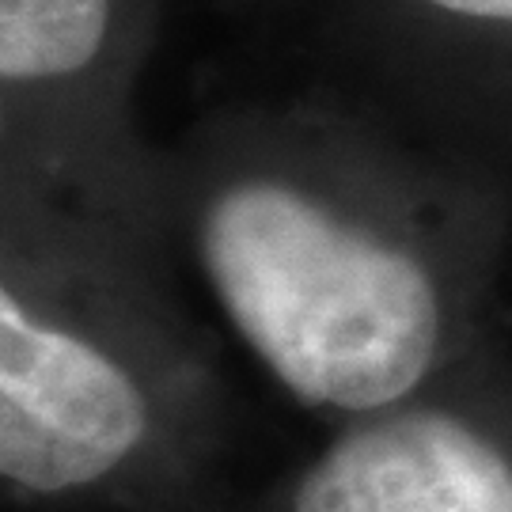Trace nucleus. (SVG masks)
Masks as SVG:
<instances>
[{"label":"nucleus","instance_id":"nucleus-1","mask_svg":"<svg viewBox=\"0 0 512 512\" xmlns=\"http://www.w3.org/2000/svg\"><path fill=\"white\" fill-rule=\"evenodd\" d=\"M202 262L228 319L308 406L399 403L433 365L440 304L399 247L270 179L205 209Z\"/></svg>","mask_w":512,"mask_h":512},{"label":"nucleus","instance_id":"nucleus-2","mask_svg":"<svg viewBox=\"0 0 512 512\" xmlns=\"http://www.w3.org/2000/svg\"><path fill=\"white\" fill-rule=\"evenodd\" d=\"M145 395L107 353L0 296V471L31 494L110 475L141 444Z\"/></svg>","mask_w":512,"mask_h":512},{"label":"nucleus","instance_id":"nucleus-3","mask_svg":"<svg viewBox=\"0 0 512 512\" xmlns=\"http://www.w3.org/2000/svg\"><path fill=\"white\" fill-rule=\"evenodd\" d=\"M293 512H512V463L459 418L395 414L330 444Z\"/></svg>","mask_w":512,"mask_h":512},{"label":"nucleus","instance_id":"nucleus-4","mask_svg":"<svg viewBox=\"0 0 512 512\" xmlns=\"http://www.w3.org/2000/svg\"><path fill=\"white\" fill-rule=\"evenodd\" d=\"M110 0H0L4 80L80 73L103 46Z\"/></svg>","mask_w":512,"mask_h":512},{"label":"nucleus","instance_id":"nucleus-5","mask_svg":"<svg viewBox=\"0 0 512 512\" xmlns=\"http://www.w3.org/2000/svg\"><path fill=\"white\" fill-rule=\"evenodd\" d=\"M444 12L456 16H475V19H509L512 23V0H429Z\"/></svg>","mask_w":512,"mask_h":512}]
</instances>
